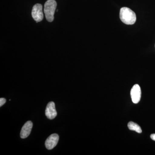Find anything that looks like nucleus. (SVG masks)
<instances>
[{
  "instance_id": "9d476101",
  "label": "nucleus",
  "mask_w": 155,
  "mask_h": 155,
  "mask_svg": "<svg viewBox=\"0 0 155 155\" xmlns=\"http://www.w3.org/2000/svg\"><path fill=\"white\" fill-rule=\"evenodd\" d=\"M150 137L153 140H154L155 141V134H152L151 135H150Z\"/></svg>"
},
{
  "instance_id": "6e6552de",
  "label": "nucleus",
  "mask_w": 155,
  "mask_h": 155,
  "mask_svg": "<svg viewBox=\"0 0 155 155\" xmlns=\"http://www.w3.org/2000/svg\"><path fill=\"white\" fill-rule=\"evenodd\" d=\"M127 126H128V128L130 130H134L138 133H141L142 132L141 127L138 124H136L134 122H128Z\"/></svg>"
},
{
  "instance_id": "0eeeda50",
  "label": "nucleus",
  "mask_w": 155,
  "mask_h": 155,
  "mask_svg": "<svg viewBox=\"0 0 155 155\" xmlns=\"http://www.w3.org/2000/svg\"><path fill=\"white\" fill-rule=\"evenodd\" d=\"M33 124L31 121H28L24 124L20 132V137L24 139L28 137L31 132Z\"/></svg>"
},
{
  "instance_id": "f03ea898",
  "label": "nucleus",
  "mask_w": 155,
  "mask_h": 155,
  "mask_svg": "<svg viewBox=\"0 0 155 155\" xmlns=\"http://www.w3.org/2000/svg\"><path fill=\"white\" fill-rule=\"evenodd\" d=\"M57 4L55 0H48L44 6V13L48 22H53Z\"/></svg>"
},
{
  "instance_id": "39448f33",
  "label": "nucleus",
  "mask_w": 155,
  "mask_h": 155,
  "mask_svg": "<svg viewBox=\"0 0 155 155\" xmlns=\"http://www.w3.org/2000/svg\"><path fill=\"white\" fill-rule=\"evenodd\" d=\"M59 136L57 134H53L50 136L45 143V145L47 149H53L58 144L59 141Z\"/></svg>"
},
{
  "instance_id": "423d86ee",
  "label": "nucleus",
  "mask_w": 155,
  "mask_h": 155,
  "mask_svg": "<svg viewBox=\"0 0 155 155\" xmlns=\"http://www.w3.org/2000/svg\"><path fill=\"white\" fill-rule=\"evenodd\" d=\"M45 115L48 119H54L57 116V112L54 102L51 101L48 103L46 108Z\"/></svg>"
},
{
  "instance_id": "f257e3e1",
  "label": "nucleus",
  "mask_w": 155,
  "mask_h": 155,
  "mask_svg": "<svg viewBox=\"0 0 155 155\" xmlns=\"http://www.w3.org/2000/svg\"><path fill=\"white\" fill-rule=\"evenodd\" d=\"M120 18L122 22L127 25H132L136 20L135 13L126 7L122 8L120 10Z\"/></svg>"
},
{
  "instance_id": "7ed1b4c3",
  "label": "nucleus",
  "mask_w": 155,
  "mask_h": 155,
  "mask_svg": "<svg viewBox=\"0 0 155 155\" xmlns=\"http://www.w3.org/2000/svg\"><path fill=\"white\" fill-rule=\"evenodd\" d=\"M43 7L41 4H36L33 6L31 11L32 18L37 22H41L44 18Z\"/></svg>"
},
{
  "instance_id": "20e7f679",
  "label": "nucleus",
  "mask_w": 155,
  "mask_h": 155,
  "mask_svg": "<svg viewBox=\"0 0 155 155\" xmlns=\"http://www.w3.org/2000/svg\"><path fill=\"white\" fill-rule=\"evenodd\" d=\"M141 91L140 87L137 84L134 85L130 91L131 100L134 104L139 102L141 98Z\"/></svg>"
},
{
  "instance_id": "1a4fd4ad",
  "label": "nucleus",
  "mask_w": 155,
  "mask_h": 155,
  "mask_svg": "<svg viewBox=\"0 0 155 155\" xmlns=\"http://www.w3.org/2000/svg\"><path fill=\"white\" fill-rule=\"evenodd\" d=\"M6 101L5 99L4 98H0V107H2L4 104H5Z\"/></svg>"
}]
</instances>
